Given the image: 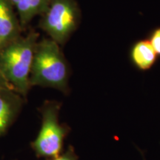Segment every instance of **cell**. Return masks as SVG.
Masks as SVG:
<instances>
[{
	"label": "cell",
	"mask_w": 160,
	"mask_h": 160,
	"mask_svg": "<svg viewBox=\"0 0 160 160\" xmlns=\"http://www.w3.org/2000/svg\"><path fill=\"white\" fill-rule=\"evenodd\" d=\"M70 68L60 45L50 38L37 42L32 62L30 85L51 88L68 94Z\"/></svg>",
	"instance_id": "obj_1"
},
{
	"label": "cell",
	"mask_w": 160,
	"mask_h": 160,
	"mask_svg": "<svg viewBox=\"0 0 160 160\" xmlns=\"http://www.w3.org/2000/svg\"><path fill=\"white\" fill-rule=\"evenodd\" d=\"M19 17L22 30L33 18L41 16L47 8L49 0H11Z\"/></svg>",
	"instance_id": "obj_7"
},
{
	"label": "cell",
	"mask_w": 160,
	"mask_h": 160,
	"mask_svg": "<svg viewBox=\"0 0 160 160\" xmlns=\"http://www.w3.org/2000/svg\"><path fill=\"white\" fill-rule=\"evenodd\" d=\"M39 26L50 39L64 45L79 27L81 11L76 0H49Z\"/></svg>",
	"instance_id": "obj_4"
},
{
	"label": "cell",
	"mask_w": 160,
	"mask_h": 160,
	"mask_svg": "<svg viewBox=\"0 0 160 160\" xmlns=\"http://www.w3.org/2000/svg\"><path fill=\"white\" fill-rule=\"evenodd\" d=\"M39 37V33L31 30L0 51V68L4 77L25 100L31 88L30 74Z\"/></svg>",
	"instance_id": "obj_2"
},
{
	"label": "cell",
	"mask_w": 160,
	"mask_h": 160,
	"mask_svg": "<svg viewBox=\"0 0 160 160\" xmlns=\"http://www.w3.org/2000/svg\"><path fill=\"white\" fill-rule=\"evenodd\" d=\"M62 103L56 100H45L38 108L41 116V128L37 137L31 143L32 150L38 158L57 157L62 153L64 140L71 128L59 122Z\"/></svg>",
	"instance_id": "obj_3"
},
{
	"label": "cell",
	"mask_w": 160,
	"mask_h": 160,
	"mask_svg": "<svg viewBox=\"0 0 160 160\" xmlns=\"http://www.w3.org/2000/svg\"><path fill=\"white\" fill-rule=\"evenodd\" d=\"M46 160H78V156L72 145H69L67 150L57 157L50 158Z\"/></svg>",
	"instance_id": "obj_9"
},
{
	"label": "cell",
	"mask_w": 160,
	"mask_h": 160,
	"mask_svg": "<svg viewBox=\"0 0 160 160\" xmlns=\"http://www.w3.org/2000/svg\"><path fill=\"white\" fill-rule=\"evenodd\" d=\"M22 28L11 0H0V51L22 36Z\"/></svg>",
	"instance_id": "obj_6"
},
{
	"label": "cell",
	"mask_w": 160,
	"mask_h": 160,
	"mask_svg": "<svg viewBox=\"0 0 160 160\" xmlns=\"http://www.w3.org/2000/svg\"><path fill=\"white\" fill-rule=\"evenodd\" d=\"M132 63L141 71H148L154 65L158 55L148 39L139 40L131 50Z\"/></svg>",
	"instance_id": "obj_8"
},
{
	"label": "cell",
	"mask_w": 160,
	"mask_h": 160,
	"mask_svg": "<svg viewBox=\"0 0 160 160\" xmlns=\"http://www.w3.org/2000/svg\"><path fill=\"white\" fill-rule=\"evenodd\" d=\"M149 42L158 56H160V28H156L151 33Z\"/></svg>",
	"instance_id": "obj_10"
},
{
	"label": "cell",
	"mask_w": 160,
	"mask_h": 160,
	"mask_svg": "<svg viewBox=\"0 0 160 160\" xmlns=\"http://www.w3.org/2000/svg\"><path fill=\"white\" fill-rule=\"evenodd\" d=\"M26 100L14 90L0 87V137L17 119Z\"/></svg>",
	"instance_id": "obj_5"
},
{
	"label": "cell",
	"mask_w": 160,
	"mask_h": 160,
	"mask_svg": "<svg viewBox=\"0 0 160 160\" xmlns=\"http://www.w3.org/2000/svg\"><path fill=\"white\" fill-rule=\"evenodd\" d=\"M0 87L2 88H10V89H13V87L10 85L8 82L7 81V79H5V77H4L2 72L1 71V68H0Z\"/></svg>",
	"instance_id": "obj_11"
}]
</instances>
